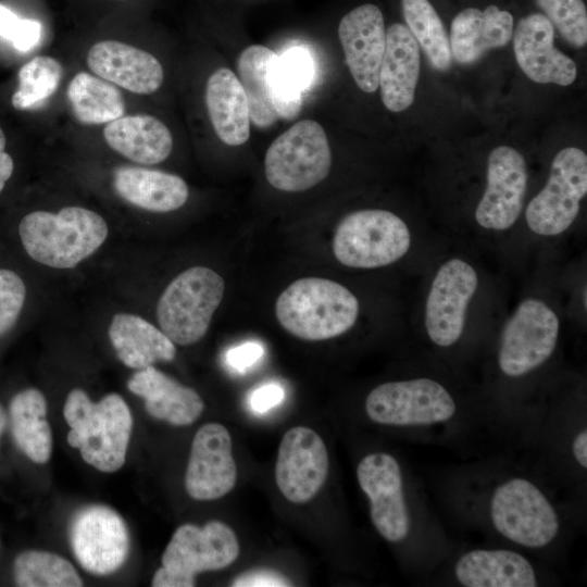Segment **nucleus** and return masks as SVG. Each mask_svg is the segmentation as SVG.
I'll return each instance as SVG.
<instances>
[{
    "label": "nucleus",
    "mask_w": 587,
    "mask_h": 587,
    "mask_svg": "<svg viewBox=\"0 0 587 587\" xmlns=\"http://www.w3.org/2000/svg\"><path fill=\"white\" fill-rule=\"evenodd\" d=\"M63 415L70 426L67 442L83 460L105 473L118 471L126 459L133 417L125 400L109 394L92 402L82 389L66 397Z\"/></svg>",
    "instance_id": "nucleus-1"
},
{
    "label": "nucleus",
    "mask_w": 587,
    "mask_h": 587,
    "mask_svg": "<svg viewBox=\"0 0 587 587\" xmlns=\"http://www.w3.org/2000/svg\"><path fill=\"white\" fill-rule=\"evenodd\" d=\"M109 229L98 213L66 207L58 213L33 211L17 224V237L35 262L71 268L92 254L105 240Z\"/></svg>",
    "instance_id": "nucleus-2"
},
{
    "label": "nucleus",
    "mask_w": 587,
    "mask_h": 587,
    "mask_svg": "<svg viewBox=\"0 0 587 587\" xmlns=\"http://www.w3.org/2000/svg\"><path fill=\"white\" fill-rule=\"evenodd\" d=\"M275 314L290 335L309 341L326 340L345 334L355 324L359 301L337 282L304 277L278 296Z\"/></svg>",
    "instance_id": "nucleus-3"
},
{
    "label": "nucleus",
    "mask_w": 587,
    "mask_h": 587,
    "mask_svg": "<svg viewBox=\"0 0 587 587\" xmlns=\"http://www.w3.org/2000/svg\"><path fill=\"white\" fill-rule=\"evenodd\" d=\"M239 554L234 530L223 522L199 527L184 524L173 534L162 554L153 587H192L197 574L229 566Z\"/></svg>",
    "instance_id": "nucleus-4"
},
{
    "label": "nucleus",
    "mask_w": 587,
    "mask_h": 587,
    "mask_svg": "<svg viewBox=\"0 0 587 587\" xmlns=\"http://www.w3.org/2000/svg\"><path fill=\"white\" fill-rule=\"evenodd\" d=\"M225 290L222 276L205 266L190 267L165 288L157 305L161 330L174 342L188 346L208 332Z\"/></svg>",
    "instance_id": "nucleus-5"
},
{
    "label": "nucleus",
    "mask_w": 587,
    "mask_h": 587,
    "mask_svg": "<svg viewBox=\"0 0 587 587\" xmlns=\"http://www.w3.org/2000/svg\"><path fill=\"white\" fill-rule=\"evenodd\" d=\"M411 233L397 214L365 209L346 215L337 225L333 252L342 265L376 268L392 264L407 254Z\"/></svg>",
    "instance_id": "nucleus-6"
},
{
    "label": "nucleus",
    "mask_w": 587,
    "mask_h": 587,
    "mask_svg": "<svg viewBox=\"0 0 587 587\" xmlns=\"http://www.w3.org/2000/svg\"><path fill=\"white\" fill-rule=\"evenodd\" d=\"M332 153L323 127L302 120L279 135L264 159L267 182L276 189L298 192L310 189L327 177Z\"/></svg>",
    "instance_id": "nucleus-7"
},
{
    "label": "nucleus",
    "mask_w": 587,
    "mask_h": 587,
    "mask_svg": "<svg viewBox=\"0 0 587 587\" xmlns=\"http://www.w3.org/2000/svg\"><path fill=\"white\" fill-rule=\"evenodd\" d=\"M586 192V153L575 147L560 150L552 161L545 187L526 208L528 228L544 237L566 232L576 220Z\"/></svg>",
    "instance_id": "nucleus-8"
},
{
    "label": "nucleus",
    "mask_w": 587,
    "mask_h": 587,
    "mask_svg": "<svg viewBox=\"0 0 587 587\" xmlns=\"http://www.w3.org/2000/svg\"><path fill=\"white\" fill-rule=\"evenodd\" d=\"M559 330V317L544 300L530 297L521 301L501 333L500 371L520 377L539 367L553 353Z\"/></svg>",
    "instance_id": "nucleus-9"
},
{
    "label": "nucleus",
    "mask_w": 587,
    "mask_h": 587,
    "mask_svg": "<svg viewBox=\"0 0 587 587\" xmlns=\"http://www.w3.org/2000/svg\"><path fill=\"white\" fill-rule=\"evenodd\" d=\"M490 516L502 536L524 547H545L559 532V519L550 501L536 485L521 477L495 489Z\"/></svg>",
    "instance_id": "nucleus-10"
},
{
    "label": "nucleus",
    "mask_w": 587,
    "mask_h": 587,
    "mask_svg": "<svg viewBox=\"0 0 587 587\" xmlns=\"http://www.w3.org/2000/svg\"><path fill=\"white\" fill-rule=\"evenodd\" d=\"M450 392L430 378L388 382L367 395L365 411L378 424L411 426L447 422L455 413Z\"/></svg>",
    "instance_id": "nucleus-11"
},
{
    "label": "nucleus",
    "mask_w": 587,
    "mask_h": 587,
    "mask_svg": "<svg viewBox=\"0 0 587 587\" xmlns=\"http://www.w3.org/2000/svg\"><path fill=\"white\" fill-rule=\"evenodd\" d=\"M478 287L475 268L451 258L437 270L425 302L424 325L439 347L453 346L462 336L469 305Z\"/></svg>",
    "instance_id": "nucleus-12"
},
{
    "label": "nucleus",
    "mask_w": 587,
    "mask_h": 587,
    "mask_svg": "<svg viewBox=\"0 0 587 587\" xmlns=\"http://www.w3.org/2000/svg\"><path fill=\"white\" fill-rule=\"evenodd\" d=\"M70 538L77 561L89 573L108 575L126 561L128 530L120 514L109 507L80 510L72 522Z\"/></svg>",
    "instance_id": "nucleus-13"
},
{
    "label": "nucleus",
    "mask_w": 587,
    "mask_h": 587,
    "mask_svg": "<svg viewBox=\"0 0 587 587\" xmlns=\"http://www.w3.org/2000/svg\"><path fill=\"white\" fill-rule=\"evenodd\" d=\"M527 179L526 162L517 150L495 148L488 157L487 185L475 209L476 223L490 232L511 228L522 212Z\"/></svg>",
    "instance_id": "nucleus-14"
},
{
    "label": "nucleus",
    "mask_w": 587,
    "mask_h": 587,
    "mask_svg": "<svg viewBox=\"0 0 587 587\" xmlns=\"http://www.w3.org/2000/svg\"><path fill=\"white\" fill-rule=\"evenodd\" d=\"M357 477L370 500L371 520L377 532L390 542L403 540L410 517L398 461L385 452L367 454L357 467Z\"/></svg>",
    "instance_id": "nucleus-15"
},
{
    "label": "nucleus",
    "mask_w": 587,
    "mask_h": 587,
    "mask_svg": "<svg viewBox=\"0 0 587 587\" xmlns=\"http://www.w3.org/2000/svg\"><path fill=\"white\" fill-rule=\"evenodd\" d=\"M328 453L320 435L305 426L288 429L278 448L275 479L282 495L292 503L311 500L328 474Z\"/></svg>",
    "instance_id": "nucleus-16"
},
{
    "label": "nucleus",
    "mask_w": 587,
    "mask_h": 587,
    "mask_svg": "<svg viewBox=\"0 0 587 587\" xmlns=\"http://www.w3.org/2000/svg\"><path fill=\"white\" fill-rule=\"evenodd\" d=\"M236 479L229 432L218 423L201 426L192 439L185 474L188 495L196 500H215L228 494Z\"/></svg>",
    "instance_id": "nucleus-17"
},
{
    "label": "nucleus",
    "mask_w": 587,
    "mask_h": 587,
    "mask_svg": "<svg viewBox=\"0 0 587 587\" xmlns=\"http://www.w3.org/2000/svg\"><path fill=\"white\" fill-rule=\"evenodd\" d=\"M338 36L347 65L358 87L365 92L376 91L386 46L380 10L371 3L353 9L341 18Z\"/></svg>",
    "instance_id": "nucleus-18"
},
{
    "label": "nucleus",
    "mask_w": 587,
    "mask_h": 587,
    "mask_svg": "<svg viewBox=\"0 0 587 587\" xmlns=\"http://www.w3.org/2000/svg\"><path fill=\"white\" fill-rule=\"evenodd\" d=\"M512 36L516 62L529 79L560 86L574 83L576 64L554 47V27L544 14L521 18Z\"/></svg>",
    "instance_id": "nucleus-19"
},
{
    "label": "nucleus",
    "mask_w": 587,
    "mask_h": 587,
    "mask_svg": "<svg viewBox=\"0 0 587 587\" xmlns=\"http://www.w3.org/2000/svg\"><path fill=\"white\" fill-rule=\"evenodd\" d=\"M87 63L99 77L134 93H153L163 83V68L155 57L120 41L95 43Z\"/></svg>",
    "instance_id": "nucleus-20"
},
{
    "label": "nucleus",
    "mask_w": 587,
    "mask_h": 587,
    "mask_svg": "<svg viewBox=\"0 0 587 587\" xmlns=\"http://www.w3.org/2000/svg\"><path fill=\"white\" fill-rule=\"evenodd\" d=\"M420 74V49L407 26L392 24L386 30V46L378 86L384 105L401 112L414 101Z\"/></svg>",
    "instance_id": "nucleus-21"
},
{
    "label": "nucleus",
    "mask_w": 587,
    "mask_h": 587,
    "mask_svg": "<svg viewBox=\"0 0 587 587\" xmlns=\"http://www.w3.org/2000/svg\"><path fill=\"white\" fill-rule=\"evenodd\" d=\"M127 387L145 400V408L151 416L176 426L193 423L204 409L196 390L152 365L136 372L127 382Z\"/></svg>",
    "instance_id": "nucleus-22"
},
{
    "label": "nucleus",
    "mask_w": 587,
    "mask_h": 587,
    "mask_svg": "<svg viewBox=\"0 0 587 587\" xmlns=\"http://www.w3.org/2000/svg\"><path fill=\"white\" fill-rule=\"evenodd\" d=\"M513 35V17L491 4L484 11L467 8L451 23L450 50L462 64L473 63L487 50L505 46Z\"/></svg>",
    "instance_id": "nucleus-23"
},
{
    "label": "nucleus",
    "mask_w": 587,
    "mask_h": 587,
    "mask_svg": "<svg viewBox=\"0 0 587 587\" xmlns=\"http://www.w3.org/2000/svg\"><path fill=\"white\" fill-rule=\"evenodd\" d=\"M113 186L125 201L151 212L177 210L189 195L187 184L177 175L129 165L115 168Z\"/></svg>",
    "instance_id": "nucleus-24"
},
{
    "label": "nucleus",
    "mask_w": 587,
    "mask_h": 587,
    "mask_svg": "<svg viewBox=\"0 0 587 587\" xmlns=\"http://www.w3.org/2000/svg\"><path fill=\"white\" fill-rule=\"evenodd\" d=\"M454 573L466 587H535L532 564L511 550H472L460 557Z\"/></svg>",
    "instance_id": "nucleus-25"
},
{
    "label": "nucleus",
    "mask_w": 587,
    "mask_h": 587,
    "mask_svg": "<svg viewBox=\"0 0 587 587\" xmlns=\"http://www.w3.org/2000/svg\"><path fill=\"white\" fill-rule=\"evenodd\" d=\"M205 103L217 137L227 146H240L249 139L250 114L238 77L226 67L211 74L205 87Z\"/></svg>",
    "instance_id": "nucleus-26"
},
{
    "label": "nucleus",
    "mask_w": 587,
    "mask_h": 587,
    "mask_svg": "<svg viewBox=\"0 0 587 587\" xmlns=\"http://www.w3.org/2000/svg\"><path fill=\"white\" fill-rule=\"evenodd\" d=\"M103 136L113 150L140 164L160 163L173 148L170 129L147 114L123 115L107 124Z\"/></svg>",
    "instance_id": "nucleus-27"
},
{
    "label": "nucleus",
    "mask_w": 587,
    "mask_h": 587,
    "mask_svg": "<svg viewBox=\"0 0 587 587\" xmlns=\"http://www.w3.org/2000/svg\"><path fill=\"white\" fill-rule=\"evenodd\" d=\"M109 337L117 358L132 369L172 361L176 353L174 342L162 330L135 314H115Z\"/></svg>",
    "instance_id": "nucleus-28"
},
{
    "label": "nucleus",
    "mask_w": 587,
    "mask_h": 587,
    "mask_svg": "<svg viewBox=\"0 0 587 587\" xmlns=\"http://www.w3.org/2000/svg\"><path fill=\"white\" fill-rule=\"evenodd\" d=\"M8 419L17 448L34 463H46L52 451V433L42 392L36 388L17 391L10 400Z\"/></svg>",
    "instance_id": "nucleus-29"
},
{
    "label": "nucleus",
    "mask_w": 587,
    "mask_h": 587,
    "mask_svg": "<svg viewBox=\"0 0 587 587\" xmlns=\"http://www.w3.org/2000/svg\"><path fill=\"white\" fill-rule=\"evenodd\" d=\"M278 55L261 45L247 47L239 55L237 70L251 122L268 127L279 117L275 108L274 68Z\"/></svg>",
    "instance_id": "nucleus-30"
},
{
    "label": "nucleus",
    "mask_w": 587,
    "mask_h": 587,
    "mask_svg": "<svg viewBox=\"0 0 587 587\" xmlns=\"http://www.w3.org/2000/svg\"><path fill=\"white\" fill-rule=\"evenodd\" d=\"M75 117L84 124L110 123L124 115L125 100L112 83L86 72L77 73L67 86Z\"/></svg>",
    "instance_id": "nucleus-31"
},
{
    "label": "nucleus",
    "mask_w": 587,
    "mask_h": 587,
    "mask_svg": "<svg viewBox=\"0 0 587 587\" xmlns=\"http://www.w3.org/2000/svg\"><path fill=\"white\" fill-rule=\"evenodd\" d=\"M313 64L300 47L278 57L274 68L275 108L279 118L291 120L301 109L302 91L310 85Z\"/></svg>",
    "instance_id": "nucleus-32"
},
{
    "label": "nucleus",
    "mask_w": 587,
    "mask_h": 587,
    "mask_svg": "<svg viewBox=\"0 0 587 587\" xmlns=\"http://www.w3.org/2000/svg\"><path fill=\"white\" fill-rule=\"evenodd\" d=\"M408 29L438 71L451 66L450 41L445 26L428 0H401Z\"/></svg>",
    "instance_id": "nucleus-33"
},
{
    "label": "nucleus",
    "mask_w": 587,
    "mask_h": 587,
    "mask_svg": "<svg viewBox=\"0 0 587 587\" xmlns=\"http://www.w3.org/2000/svg\"><path fill=\"white\" fill-rule=\"evenodd\" d=\"M13 578L21 587H79L83 582L66 559L59 554L28 550L13 562Z\"/></svg>",
    "instance_id": "nucleus-34"
},
{
    "label": "nucleus",
    "mask_w": 587,
    "mask_h": 587,
    "mask_svg": "<svg viewBox=\"0 0 587 587\" xmlns=\"http://www.w3.org/2000/svg\"><path fill=\"white\" fill-rule=\"evenodd\" d=\"M63 74L61 63L48 55L33 58L18 71V89L12 96L16 110H26L52 96Z\"/></svg>",
    "instance_id": "nucleus-35"
},
{
    "label": "nucleus",
    "mask_w": 587,
    "mask_h": 587,
    "mask_svg": "<svg viewBox=\"0 0 587 587\" xmlns=\"http://www.w3.org/2000/svg\"><path fill=\"white\" fill-rule=\"evenodd\" d=\"M545 16L572 46L587 42V12L583 0H536Z\"/></svg>",
    "instance_id": "nucleus-36"
},
{
    "label": "nucleus",
    "mask_w": 587,
    "mask_h": 587,
    "mask_svg": "<svg viewBox=\"0 0 587 587\" xmlns=\"http://www.w3.org/2000/svg\"><path fill=\"white\" fill-rule=\"evenodd\" d=\"M27 299V286L12 267L0 266V339L14 330Z\"/></svg>",
    "instance_id": "nucleus-37"
},
{
    "label": "nucleus",
    "mask_w": 587,
    "mask_h": 587,
    "mask_svg": "<svg viewBox=\"0 0 587 587\" xmlns=\"http://www.w3.org/2000/svg\"><path fill=\"white\" fill-rule=\"evenodd\" d=\"M263 353V346L251 340L228 349L225 353V361L232 370L243 373L255 365Z\"/></svg>",
    "instance_id": "nucleus-38"
},
{
    "label": "nucleus",
    "mask_w": 587,
    "mask_h": 587,
    "mask_svg": "<svg viewBox=\"0 0 587 587\" xmlns=\"http://www.w3.org/2000/svg\"><path fill=\"white\" fill-rule=\"evenodd\" d=\"M290 585V582L283 574L268 569L245 572L232 583L234 587H284Z\"/></svg>",
    "instance_id": "nucleus-39"
},
{
    "label": "nucleus",
    "mask_w": 587,
    "mask_h": 587,
    "mask_svg": "<svg viewBox=\"0 0 587 587\" xmlns=\"http://www.w3.org/2000/svg\"><path fill=\"white\" fill-rule=\"evenodd\" d=\"M284 397L285 391L282 386L276 383H268L251 392L249 403L254 412L264 413L280 403Z\"/></svg>",
    "instance_id": "nucleus-40"
},
{
    "label": "nucleus",
    "mask_w": 587,
    "mask_h": 587,
    "mask_svg": "<svg viewBox=\"0 0 587 587\" xmlns=\"http://www.w3.org/2000/svg\"><path fill=\"white\" fill-rule=\"evenodd\" d=\"M41 24L37 20L22 18L18 30L12 43L18 51L26 52L33 49L40 40Z\"/></svg>",
    "instance_id": "nucleus-41"
},
{
    "label": "nucleus",
    "mask_w": 587,
    "mask_h": 587,
    "mask_svg": "<svg viewBox=\"0 0 587 587\" xmlns=\"http://www.w3.org/2000/svg\"><path fill=\"white\" fill-rule=\"evenodd\" d=\"M22 18H20L9 8L0 4V36L12 41L20 28Z\"/></svg>",
    "instance_id": "nucleus-42"
},
{
    "label": "nucleus",
    "mask_w": 587,
    "mask_h": 587,
    "mask_svg": "<svg viewBox=\"0 0 587 587\" xmlns=\"http://www.w3.org/2000/svg\"><path fill=\"white\" fill-rule=\"evenodd\" d=\"M573 454L576 461L584 469L587 467V432L586 429L582 430L573 441Z\"/></svg>",
    "instance_id": "nucleus-43"
},
{
    "label": "nucleus",
    "mask_w": 587,
    "mask_h": 587,
    "mask_svg": "<svg viewBox=\"0 0 587 587\" xmlns=\"http://www.w3.org/2000/svg\"><path fill=\"white\" fill-rule=\"evenodd\" d=\"M14 171L12 157L5 151H0V195Z\"/></svg>",
    "instance_id": "nucleus-44"
},
{
    "label": "nucleus",
    "mask_w": 587,
    "mask_h": 587,
    "mask_svg": "<svg viewBox=\"0 0 587 587\" xmlns=\"http://www.w3.org/2000/svg\"><path fill=\"white\" fill-rule=\"evenodd\" d=\"M8 423V413L5 412L3 405L0 403V438Z\"/></svg>",
    "instance_id": "nucleus-45"
},
{
    "label": "nucleus",
    "mask_w": 587,
    "mask_h": 587,
    "mask_svg": "<svg viewBox=\"0 0 587 587\" xmlns=\"http://www.w3.org/2000/svg\"><path fill=\"white\" fill-rule=\"evenodd\" d=\"M5 148V137L3 130L0 128V151H4Z\"/></svg>",
    "instance_id": "nucleus-46"
}]
</instances>
